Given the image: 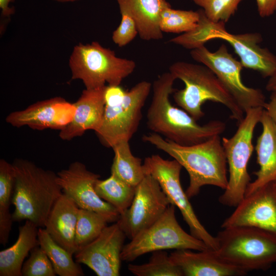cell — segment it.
Listing matches in <instances>:
<instances>
[{
  "label": "cell",
  "mask_w": 276,
  "mask_h": 276,
  "mask_svg": "<svg viewBox=\"0 0 276 276\" xmlns=\"http://www.w3.org/2000/svg\"><path fill=\"white\" fill-rule=\"evenodd\" d=\"M169 256L183 276H241L247 273L224 262L210 249L197 252L178 249Z\"/></svg>",
  "instance_id": "obj_19"
},
{
  "label": "cell",
  "mask_w": 276,
  "mask_h": 276,
  "mask_svg": "<svg viewBox=\"0 0 276 276\" xmlns=\"http://www.w3.org/2000/svg\"><path fill=\"white\" fill-rule=\"evenodd\" d=\"M38 228L29 220L19 227L15 243L0 251V276H22L25 259L34 247L39 245Z\"/></svg>",
  "instance_id": "obj_23"
},
{
  "label": "cell",
  "mask_w": 276,
  "mask_h": 276,
  "mask_svg": "<svg viewBox=\"0 0 276 276\" xmlns=\"http://www.w3.org/2000/svg\"><path fill=\"white\" fill-rule=\"evenodd\" d=\"M73 80H80L86 89L120 85L134 71L136 64L130 59L117 57L114 52L97 41L79 43L69 59Z\"/></svg>",
  "instance_id": "obj_7"
},
{
  "label": "cell",
  "mask_w": 276,
  "mask_h": 276,
  "mask_svg": "<svg viewBox=\"0 0 276 276\" xmlns=\"http://www.w3.org/2000/svg\"><path fill=\"white\" fill-rule=\"evenodd\" d=\"M30 256L22 265V276H55L56 273L45 252L39 245L30 251Z\"/></svg>",
  "instance_id": "obj_32"
},
{
  "label": "cell",
  "mask_w": 276,
  "mask_h": 276,
  "mask_svg": "<svg viewBox=\"0 0 276 276\" xmlns=\"http://www.w3.org/2000/svg\"><path fill=\"white\" fill-rule=\"evenodd\" d=\"M215 252L224 262L247 273L266 270L276 262V235L256 227L223 228Z\"/></svg>",
  "instance_id": "obj_6"
},
{
  "label": "cell",
  "mask_w": 276,
  "mask_h": 276,
  "mask_svg": "<svg viewBox=\"0 0 276 276\" xmlns=\"http://www.w3.org/2000/svg\"><path fill=\"white\" fill-rule=\"evenodd\" d=\"M75 112L74 103L62 97H55L10 113L6 117V122L17 128L27 126L37 130H61L72 121Z\"/></svg>",
  "instance_id": "obj_17"
},
{
  "label": "cell",
  "mask_w": 276,
  "mask_h": 276,
  "mask_svg": "<svg viewBox=\"0 0 276 276\" xmlns=\"http://www.w3.org/2000/svg\"><path fill=\"white\" fill-rule=\"evenodd\" d=\"M169 70L185 85L184 88L173 93L175 102L196 120L204 116L201 107L207 101L225 106L230 111L231 118L238 124L244 119L245 113L214 73L206 66L178 61L171 64Z\"/></svg>",
  "instance_id": "obj_4"
},
{
  "label": "cell",
  "mask_w": 276,
  "mask_h": 276,
  "mask_svg": "<svg viewBox=\"0 0 276 276\" xmlns=\"http://www.w3.org/2000/svg\"><path fill=\"white\" fill-rule=\"evenodd\" d=\"M264 109L276 123V93H271L269 100L266 102Z\"/></svg>",
  "instance_id": "obj_35"
},
{
  "label": "cell",
  "mask_w": 276,
  "mask_h": 276,
  "mask_svg": "<svg viewBox=\"0 0 276 276\" xmlns=\"http://www.w3.org/2000/svg\"><path fill=\"white\" fill-rule=\"evenodd\" d=\"M38 239L39 246L50 259L56 274L59 276L84 274L79 263L73 259V255L56 243L44 228H38Z\"/></svg>",
  "instance_id": "obj_25"
},
{
  "label": "cell",
  "mask_w": 276,
  "mask_h": 276,
  "mask_svg": "<svg viewBox=\"0 0 276 276\" xmlns=\"http://www.w3.org/2000/svg\"><path fill=\"white\" fill-rule=\"evenodd\" d=\"M175 77L169 72L159 76L152 84V97L148 109L147 125L152 132L182 146L204 142L222 134L225 124L213 120L200 125L183 109L173 105L170 100Z\"/></svg>",
  "instance_id": "obj_1"
},
{
  "label": "cell",
  "mask_w": 276,
  "mask_h": 276,
  "mask_svg": "<svg viewBox=\"0 0 276 276\" xmlns=\"http://www.w3.org/2000/svg\"><path fill=\"white\" fill-rule=\"evenodd\" d=\"M121 22L113 32L112 39L115 44L123 47L134 39L138 31L134 20L130 15L125 13H121Z\"/></svg>",
  "instance_id": "obj_33"
},
{
  "label": "cell",
  "mask_w": 276,
  "mask_h": 276,
  "mask_svg": "<svg viewBox=\"0 0 276 276\" xmlns=\"http://www.w3.org/2000/svg\"><path fill=\"white\" fill-rule=\"evenodd\" d=\"M257 10L262 17H268L276 11V0H256Z\"/></svg>",
  "instance_id": "obj_34"
},
{
  "label": "cell",
  "mask_w": 276,
  "mask_h": 276,
  "mask_svg": "<svg viewBox=\"0 0 276 276\" xmlns=\"http://www.w3.org/2000/svg\"><path fill=\"white\" fill-rule=\"evenodd\" d=\"M121 13L130 15L134 20L138 34L144 40L163 38L159 26L164 10L171 5L166 0H117Z\"/></svg>",
  "instance_id": "obj_22"
},
{
  "label": "cell",
  "mask_w": 276,
  "mask_h": 276,
  "mask_svg": "<svg viewBox=\"0 0 276 276\" xmlns=\"http://www.w3.org/2000/svg\"><path fill=\"white\" fill-rule=\"evenodd\" d=\"M199 19L198 10H176L170 6L162 12L159 26L163 32L185 33L194 29Z\"/></svg>",
  "instance_id": "obj_30"
},
{
  "label": "cell",
  "mask_w": 276,
  "mask_h": 276,
  "mask_svg": "<svg viewBox=\"0 0 276 276\" xmlns=\"http://www.w3.org/2000/svg\"><path fill=\"white\" fill-rule=\"evenodd\" d=\"M52 1H56V2H58L64 3V2H74V1H78V0H52Z\"/></svg>",
  "instance_id": "obj_38"
},
{
  "label": "cell",
  "mask_w": 276,
  "mask_h": 276,
  "mask_svg": "<svg viewBox=\"0 0 276 276\" xmlns=\"http://www.w3.org/2000/svg\"><path fill=\"white\" fill-rule=\"evenodd\" d=\"M191 57L211 69L245 113L251 108L264 107L266 101L262 91L246 86L242 81L243 68L240 61L229 53L222 44L214 52L205 45L191 50Z\"/></svg>",
  "instance_id": "obj_11"
},
{
  "label": "cell",
  "mask_w": 276,
  "mask_h": 276,
  "mask_svg": "<svg viewBox=\"0 0 276 276\" xmlns=\"http://www.w3.org/2000/svg\"><path fill=\"white\" fill-rule=\"evenodd\" d=\"M105 88L103 121L96 133L104 146L112 148L121 141L129 142L137 131L152 84L142 81L128 91L120 85Z\"/></svg>",
  "instance_id": "obj_5"
},
{
  "label": "cell",
  "mask_w": 276,
  "mask_h": 276,
  "mask_svg": "<svg viewBox=\"0 0 276 276\" xmlns=\"http://www.w3.org/2000/svg\"><path fill=\"white\" fill-rule=\"evenodd\" d=\"M274 183H275V185H276V181H274Z\"/></svg>",
  "instance_id": "obj_39"
},
{
  "label": "cell",
  "mask_w": 276,
  "mask_h": 276,
  "mask_svg": "<svg viewBox=\"0 0 276 276\" xmlns=\"http://www.w3.org/2000/svg\"><path fill=\"white\" fill-rule=\"evenodd\" d=\"M97 195L113 206L120 216L129 208L133 199L135 187L122 181L114 175L104 180L99 179L95 185Z\"/></svg>",
  "instance_id": "obj_27"
},
{
  "label": "cell",
  "mask_w": 276,
  "mask_h": 276,
  "mask_svg": "<svg viewBox=\"0 0 276 276\" xmlns=\"http://www.w3.org/2000/svg\"><path fill=\"white\" fill-rule=\"evenodd\" d=\"M266 89L271 93H276V71L271 76L266 83Z\"/></svg>",
  "instance_id": "obj_37"
},
{
  "label": "cell",
  "mask_w": 276,
  "mask_h": 276,
  "mask_svg": "<svg viewBox=\"0 0 276 276\" xmlns=\"http://www.w3.org/2000/svg\"><path fill=\"white\" fill-rule=\"evenodd\" d=\"M112 148L114 157L111 174L127 184L136 187L146 175L141 159L132 154L129 141H121Z\"/></svg>",
  "instance_id": "obj_24"
},
{
  "label": "cell",
  "mask_w": 276,
  "mask_h": 276,
  "mask_svg": "<svg viewBox=\"0 0 276 276\" xmlns=\"http://www.w3.org/2000/svg\"><path fill=\"white\" fill-rule=\"evenodd\" d=\"M105 86L95 89L85 88L74 103L75 112L72 121L60 130L59 137L69 141L82 135L86 131H98L103 121L105 110Z\"/></svg>",
  "instance_id": "obj_18"
},
{
  "label": "cell",
  "mask_w": 276,
  "mask_h": 276,
  "mask_svg": "<svg viewBox=\"0 0 276 276\" xmlns=\"http://www.w3.org/2000/svg\"><path fill=\"white\" fill-rule=\"evenodd\" d=\"M14 170L12 164L0 159V243L8 242L13 220L9 208L12 204L14 186Z\"/></svg>",
  "instance_id": "obj_26"
},
{
  "label": "cell",
  "mask_w": 276,
  "mask_h": 276,
  "mask_svg": "<svg viewBox=\"0 0 276 276\" xmlns=\"http://www.w3.org/2000/svg\"><path fill=\"white\" fill-rule=\"evenodd\" d=\"M170 249L196 251L210 249L203 241L182 228L176 218L175 206L171 204L153 224L124 246L121 259L131 262L150 252Z\"/></svg>",
  "instance_id": "obj_9"
},
{
  "label": "cell",
  "mask_w": 276,
  "mask_h": 276,
  "mask_svg": "<svg viewBox=\"0 0 276 276\" xmlns=\"http://www.w3.org/2000/svg\"><path fill=\"white\" fill-rule=\"evenodd\" d=\"M128 269L136 276H183L180 268L163 250L153 251L146 263L128 264Z\"/></svg>",
  "instance_id": "obj_29"
},
{
  "label": "cell",
  "mask_w": 276,
  "mask_h": 276,
  "mask_svg": "<svg viewBox=\"0 0 276 276\" xmlns=\"http://www.w3.org/2000/svg\"><path fill=\"white\" fill-rule=\"evenodd\" d=\"M12 165L15 176L13 221L29 220L38 227H44L51 211L63 193L57 174L25 159H16Z\"/></svg>",
  "instance_id": "obj_3"
},
{
  "label": "cell",
  "mask_w": 276,
  "mask_h": 276,
  "mask_svg": "<svg viewBox=\"0 0 276 276\" xmlns=\"http://www.w3.org/2000/svg\"><path fill=\"white\" fill-rule=\"evenodd\" d=\"M108 222L103 215L79 208L75 234L76 251L97 238Z\"/></svg>",
  "instance_id": "obj_28"
},
{
  "label": "cell",
  "mask_w": 276,
  "mask_h": 276,
  "mask_svg": "<svg viewBox=\"0 0 276 276\" xmlns=\"http://www.w3.org/2000/svg\"><path fill=\"white\" fill-rule=\"evenodd\" d=\"M170 204L158 181L146 174L135 187L131 205L117 222L126 237L131 240L158 220Z\"/></svg>",
  "instance_id": "obj_12"
},
{
  "label": "cell",
  "mask_w": 276,
  "mask_h": 276,
  "mask_svg": "<svg viewBox=\"0 0 276 276\" xmlns=\"http://www.w3.org/2000/svg\"><path fill=\"white\" fill-rule=\"evenodd\" d=\"M260 123L262 126V131L255 147L259 169L254 172L256 178L248 185L245 196L276 181V123L264 109Z\"/></svg>",
  "instance_id": "obj_20"
},
{
  "label": "cell",
  "mask_w": 276,
  "mask_h": 276,
  "mask_svg": "<svg viewBox=\"0 0 276 276\" xmlns=\"http://www.w3.org/2000/svg\"><path fill=\"white\" fill-rule=\"evenodd\" d=\"M12 0H0V8L2 15L8 17L10 16L14 12V10L9 7L10 3Z\"/></svg>",
  "instance_id": "obj_36"
},
{
  "label": "cell",
  "mask_w": 276,
  "mask_h": 276,
  "mask_svg": "<svg viewBox=\"0 0 276 276\" xmlns=\"http://www.w3.org/2000/svg\"><path fill=\"white\" fill-rule=\"evenodd\" d=\"M263 110L256 107L247 110L235 134L221 140L229 168L227 187L218 199L224 205L236 207L245 196L250 182L247 165L254 150V132Z\"/></svg>",
  "instance_id": "obj_8"
},
{
  "label": "cell",
  "mask_w": 276,
  "mask_h": 276,
  "mask_svg": "<svg viewBox=\"0 0 276 276\" xmlns=\"http://www.w3.org/2000/svg\"><path fill=\"white\" fill-rule=\"evenodd\" d=\"M223 22H217L208 41L222 39L228 42L240 58L243 67L259 72L269 78L276 71V56L268 49L262 48V35L259 33L234 34L226 31Z\"/></svg>",
  "instance_id": "obj_16"
},
{
  "label": "cell",
  "mask_w": 276,
  "mask_h": 276,
  "mask_svg": "<svg viewBox=\"0 0 276 276\" xmlns=\"http://www.w3.org/2000/svg\"><path fill=\"white\" fill-rule=\"evenodd\" d=\"M226 218L221 228L249 226L276 235V185L274 181L246 196Z\"/></svg>",
  "instance_id": "obj_15"
},
{
  "label": "cell",
  "mask_w": 276,
  "mask_h": 276,
  "mask_svg": "<svg viewBox=\"0 0 276 276\" xmlns=\"http://www.w3.org/2000/svg\"><path fill=\"white\" fill-rule=\"evenodd\" d=\"M79 208L64 193L54 204L44 228L52 239L72 255L76 251V229Z\"/></svg>",
  "instance_id": "obj_21"
},
{
  "label": "cell",
  "mask_w": 276,
  "mask_h": 276,
  "mask_svg": "<svg viewBox=\"0 0 276 276\" xmlns=\"http://www.w3.org/2000/svg\"><path fill=\"white\" fill-rule=\"evenodd\" d=\"M143 164L145 174L151 175L158 181L170 203L179 210L189 227L190 234L203 241L210 249L216 250V237L213 236L200 223L181 187V165L174 159H165L158 154L146 157Z\"/></svg>",
  "instance_id": "obj_10"
},
{
  "label": "cell",
  "mask_w": 276,
  "mask_h": 276,
  "mask_svg": "<svg viewBox=\"0 0 276 276\" xmlns=\"http://www.w3.org/2000/svg\"><path fill=\"white\" fill-rule=\"evenodd\" d=\"M126 237L117 222L107 226L97 238L74 254L76 261L98 276H118Z\"/></svg>",
  "instance_id": "obj_14"
},
{
  "label": "cell",
  "mask_w": 276,
  "mask_h": 276,
  "mask_svg": "<svg viewBox=\"0 0 276 276\" xmlns=\"http://www.w3.org/2000/svg\"><path fill=\"white\" fill-rule=\"evenodd\" d=\"M100 177V175L89 171L80 162L71 163L67 168L57 173V181L63 193L79 208L101 214L109 222H117L120 217L119 212L101 199L95 191V183Z\"/></svg>",
  "instance_id": "obj_13"
},
{
  "label": "cell",
  "mask_w": 276,
  "mask_h": 276,
  "mask_svg": "<svg viewBox=\"0 0 276 276\" xmlns=\"http://www.w3.org/2000/svg\"><path fill=\"white\" fill-rule=\"evenodd\" d=\"M142 139L167 153L186 170L190 182L186 193L189 199L204 186L226 188L227 160L219 135L190 146L177 144L154 132L144 135Z\"/></svg>",
  "instance_id": "obj_2"
},
{
  "label": "cell",
  "mask_w": 276,
  "mask_h": 276,
  "mask_svg": "<svg viewBox=\"0 0 276 276\" xmlns=\"http://www.w3.org/2000/svg\"><path fill=\"white\" fill-rule=\"evenodd\" d=\"M202 8L205 15L215 22L226 23L235 13L243 0H193Z\"/></svg>",
  "instance_id": "obj_31"
}]
</instances>
